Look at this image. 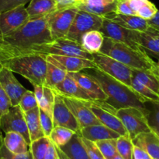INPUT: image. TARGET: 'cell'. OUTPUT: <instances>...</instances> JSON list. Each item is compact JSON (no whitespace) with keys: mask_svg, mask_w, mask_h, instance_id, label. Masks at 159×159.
<instances>
[{"mask_svg":"<svg viewBox=\"0 0 159 159\" xmlns=\"http://www.w3.org/2000/svg\"><path fill=\"white\" fill-rule=\"evenodd\" d=\"M51 142V140L48 137H40L31 142L29 145V150L32 154L33 159H44Z\"/></svg>","mask_w":159,"mask_h":159,"instance_id":"e575fe53","label":"cell"},{"mask_svg":"<svg viewBox=\"0 0 159 159\" xmlns=\"http://www.w3.org/2000/svg\"></svg>","mask_w":159,"mask_h":159,"instance_id":"680465c9","label":"cell"},{"mask_svg":"<svg viewBox=\"0 0 159 159\" xmlns=\"http://www.w3.org/2000/svg\"><path fill=\"white\" fill-rule=\"evenodd\" d=\"M148 110H141L134 107L124 108L116 111L119 118L131 140L143 132L152 131L148 121Z\"/></svg>","mask_w":159,"mask_h":159,"instance_id":"8992f818","label":"cell"},{"mask_svg":"<svg viewBox=\"0 0 159 159\" xmlns=\"http://www.w3.org/2000/svg\"><path fill=\"white\" fill-rule=\"evenodd\" d=\"M132 76L139 82L159 94V80L151 72L131 69Z\"/></svg>","mask_w":159,"mask_h":159,"instance_id":"1f68e13d","label":"cell"},{"mask_svg":"<svg viewBox=\"0 0 159 159\" xmlns=\"http://www.w3.org/2000/svg\"><path fill=\"white\" fill-rule=\"evenodd\" d=\"M67 74L68 73L66 71L58 68L55 65L47 61L45 86L51 89H54L56 86L58 85L65 80Z\"/></svg>","mask_w":159,"mask_h":159,"instance_id":"4dcf8cb0","label":"cell"},{"mask_svg":"<svg viewBox=\"0 0 159 159\" xmlns=\"http://www.w3.org/2000/svg\"><path fill=\"white\" fill-rule=\"evenodd\" d=\"M93 55V62L96 68L110 75L114 79L131 87L132 70L119 61L100 52Z\"/></svg>","mask_w":159,"mask_h":159,"instance_id":"ba28073f","label":"cell"},{"mask_svg":"<svg viewBox=\"0 0 159 159\" xmlns=\"http://www.w3.org/2000/svg\"><path fill=\"white\" fill-rule=\"evenodd\" d=\"M137 41L146 52L159 58V31L150 26L144 31H137Z\"/></svg>","mask_w":159,"mask_h":159,"instance_id":"44dd1931","label":"cell"},{"mask_svg":"<svg viewBox=\"0 0 159 159\" xmlns=\"http://www.w3.org/2000/svg\"><path fill=\"white\" fill-rule=\"evenodd\" d=\"M99 31L104 37L117 41L134 49L144 50L138 44L135 31L123 27L109 19L103 17V21Z\"/></svg>","mask_w":159,"mask_h":159,"instance_id":"7c38bea8","label":"cell"},{"mask_svg":"<svg viewBox=\"0 0 159 159\" xmlns=\"http://www.w3.org/2000/svg\"><path fill=\"white\" fill-rule=\"evenodd\" d=\"M19 105L23 111V112H28V111L34 109V108L38 107V104H37L34 91L29 90H26L24 94L22 96Z\"/></svg>","mask_w":159,"mask_h":159,"instance_id":"74e56055","label":"cell"},{"mask_svg":"<svg viewBox=\"0 0 159 159\" xmlns=\"http://www.w3.org/2000/svg\"><path fill=\"white\" fill-rule=\"evenodd\" d=\"M0 157H4L5 159H33L32 154L30 150L27 152L23 153V154H13L10 152L4 146V144L2 145L0 150Z\"/></svg>","mask_w":159,"mask_h":159,"instance_id":"b9f144b4","label":"cell"},{"mask_svg":"<svg viewBox=\"0 0 159 159\" xmlns=\"http://www.w3.org/2000/svg\"><path fill=\"white\" fill-rule=\"evenodd\" d=\"M54 90L64 96L81 100L91 99V98L81 88L80 86L68 74V73L65 80L61 84L56 86Z\"/></svg>","mask_w":159,"mask_h":159,"instance_id":"d4e9b609","label":"cell"},{"mask_svg":"<svg viewBox=\"0 0 159 159\" xmlns=\"http://www.w3.org/2000/svg\"><path fill=\"white\" fill-rule=\"evenodd\" d=\"M130 6V9L133 10L134 14L136 15L137 12L139 10L140 8L148 1V0H127Z\"/></svg>","mask_w":159,"mask_h":159,"instance_id":"f907efd6","label":"cell"},{"mask_svg":"<svg viewBox=\"0 0 159 159\" xmlns=\"http://www.w3.org/2000/svg\"><path fill=\"white\" fill-rule=\"evenodd\" d=\"M44 159H61L57 148H56V147L54 146L52 142H51L49 147H48V149L47 151L46 154H45Z\"/></svg>","mask_w":159,"mask_h":159,"instance_id":"681fc988","label":"cell"},{"mask_svg":"<svg viewBox=\"0 0 159 159\" xmlns=\"http://www.w3.org/2000/svg\"><path fill=\"white\" fill-rule=\"evenodd\" d=\"M113 159H124V158H123L120 155H119V154H116V155L115 156Z\"/></svg>","mask_w":159,"mask_h":159,"instance_id":"11a10c76","label":"cell"},{"mask_svg":"<svg viewBox=\"0 0 159 159\" xmlns=\"http://www.w3.org/2000/svg\"><path fill=\"white\" fill-rule=\"evenodd\" d=\"M3 145V138L2 137V133H1V129H0V150H1L2 147Z\"/></svg>","mask_w":159,"mask_h":159,"instance_id":"db71d44e","label":"cell"},{"mask_svg":"<svg viewBox=\"0 0 159 159\" xmlns=\"http://www.w3.org/2000/svg\"><path fill=\"white\" fill-rule=\"evenodd\" d=\"M116 0H79L76 7L94 15L106 17L115 13Z\"/></svg>","mask_w":159,"mask_h":159,"instance_id":"d6986e66","label":"cell"},{"mask_svg":"<svg viewBox=\"0 0 159 159\" xmlns=\"http://www.w3.org/2000/svg\"><path fill=\"white\" fill-rule=\"evenodd\" d=\"M103 17L79 10L76 13L66 37L80 44L82 35L91 31H99Z\"/></svg>","mask_w":159,"mask_h":159,"instance_id":"9c48e42d","label":"cell"},{"mask_svg":"<svg viewBox=\"0 0 159 159\" xmlns=\"http://www.w3.org/2000/svg\"><path fill=\"white\" fill-rule=\"evenodd\" d=\"M158 10V9H157L155 5L149 0H148L137 12L136 16H138V17H141L146 20H151L156 14Z\"/></svg>","mask_w":159,"mask_h":159,"instance_id":"f35d334b","label":"cell"},{"mask_svg":"<svg viewBox=\"0 0 159 159\" xmlns=\"http://www.w3.org/2000/svg\"><path fill=\"white\" fill-rule=\"evenodd\" d=\"M3 144L13 154H23L29 151V144L21 134L16 132H6Z\"/></svg>","mask_w":159,"mask_h":159,"instance_id":"f1b7e54d","label":"cell"},{"mask_svg":"<svg viewBox=\"0 0 159 159\" xmlns=\"http://www.w3.org/2000/svg\"><path fill=\"white\" fill-rule=\"evenodd\" d=\"M157 65H158V66H159V61H158V63H157Z\"/></svg>","mask_w":159,"mask_h":159,"instance_id":"6f0895ef","label":"cell"},{"mask_svg":"<svg viewBox=\"0 0 159 159\" xmlns=\"http://www.w3.org/2000/svg\"><path fill=\"white\" fill-rule=\"evenodd\" d=\"M99 52L107 55L130 69L151 72L157 66L144 50H137L124 43L104 37Z\"/></svg>","mask_w":159,"mask_h":159,"instance_id":"3957f363","label":"cell"},{"mask_svg":"<svg viewBox=\"0 0 159 159\" xmlns=\"http://www.w3.org/2000/svg\"><path fill=\"white\" fill-rule=\"evenodd\" d=\"M131 87L141 97L144 103L152 102L153 104L159 103V94L141 84L134 76H132L131 78Z\"/></svg>","mask_w":159,"mask_h":159,"instance_id":"d6a6232c","label":"cell"},{"mask_svg":"<svg viewBox=\"0 0 159 159\" xmlns=\"http://www.w3.org/2000/svg\"><path fill=\"white\" fill-rule=\"evenodd\" d=\"M103 38V35L99 31H91L82 35L80 44L87 52L96 54L100 51Z\"/></svg>","mask_w":159,"mask_h":159,"instance_id":"f546056e","label":"cell"},{"mask_svg":"<svg viewBox=\"0 0 159 159\" xmlns=\"http://www.w3.org/2000/svg\"><path fill=\"white\" fill-rule=\"evenodd\" d=\"M148 23L151 27L159 31V10L151 20H148Z\"/></svg>","mask_w":159,"mask_h":159,"instance_id":"816d5d0a","label":"cell"},{"mask_svg":"<svg viewBox=\"0 0 159 159\" xmlns=\"http://www.w3.org/2000/svg\"><path fill=\"white\" fill-rule=\"evenodd\" d=\"M62 97L67 107L69 108L71 113L79 122L81 129L91 125L101 124L100 122L96 118L93 112L80 100L64 95H62Z\"/></svg>","mask_w":159,"mask_h":159,"instance_id":"ac0fdd59","label":"cell"},{"mask_svg":"<svg viewBox=\"0 0 159 159\" xmlns=\"http://www.w3.org/2000/svg\"><path fill=\"white\" fill-rule=\"evenodd\" d=\"M79 100L93 112L101 124L113 129L120 136L128 134L124 125L116 116L117 109L110 105L107 101L93 99Z\"/></svg>","mask_w":159,"mask_h":159,"instance_id":"52a82bcc","label":"cell"},{"mask_svg":"<svg viewBox=\"0 0 159 159\" xmlns=\"http://www.w3.org/2000/svg\"><path fill=\"white\" fill-rule=\"evenodd\" d=\"M132 143L146 151L152 159H159V136L152 130L139 134L132 140Z\"/></svg>","mask_w":159,"mask_h":159,"instance_id":"7402d4cb","label":"cell"},{"mask_svg":"<svg viewBox=\"0 0 159 159\" xmlns=\"http://www.w3.org/2000/svg\"><path fill=\"white\" fill-rule=\"evenodd\" d=\"M105 159H113L118 154L116 150V139H107L94 142Z\"/></svg>","mask_w":159,"mask_h":159,"instance_id":"8d00e7d4","label":"cell"},{"mask_svg":"<svg viewBox=\"0 0 159 159\" xmlns=\"http://www.w3.org/2000/svg\"><path fill=\"white\" fill-rule=\"evenodd\" d=\"M57 10L54 0H31L26 8L29 20L42 18Z\"/></svg>","mask_w":159,"mask_h":159,"instance_id":"4316f807","label":"cell"},{"mask_svg":"<svg viewBox=\"0 0 159 159\" xmlns=\"http://www.w3.org/2000/svg\"><path fill=\"white\" fill-rule=\"evenodd\" d=\"M31 0H0V12L15 9L20 6H25Z\"/></svg>","mask_w":159,"mask_h":159,"instance_id":"7bdbcfd3","label":"cell"},{"mask_svg":"<svg viewBox=\"0 0 159 159\" xmlns=\"http://www.w3.org/2000/svg\"><path fill=\"white\" fill-rule=\"evenodd\" d=\"M24 115L30 141L32 142L40 137H44L40 123V108L39 107H36L32 110L24 112Z\"/></svg>","mask_w":159,"mask_h":159,"instance_id":"83f0119b","label":"cell"},{"mask_svg":"<svg viewBox=\"0 0 159 159\" xmlns=\"http://www.w3.org/2000/svg\"><path fill=\"white\" fill-rule=\"evenodd\" d=\"M0 159H5L4 157H0Z\"/></svg>","mask_w":159,"mask_h":159,"instance_id":"9f6ffc18","label":"cell"},{"mask_svg":"<svg viewBox=\"0 0 159 159\" xmlns=\"http://www.w3.org/2000/svg\"><path fill=\"white\" fill-rule=\"evenodd\" d=\"M75 132L68 128L55 126L53 128L49 138L55 147H61L66 144Z\"/></svg>","mask_w":159,"mask_h":159,"instance_id":"836d02e7","label":"cell"},{"mask_svg":"<svg viewBox=\"0 0 159 159\" xmlns=\"http://www.w3.org/2000/svg\"><path fill=\"white\" fill-rule=\"evenodd\" d=\"M115 13L121 15H135L127 0H116Z\"/></svg>","mask_w":159,"mask_h":159,"instance_id":"bcb514c9","label":"cell"},{"mask_svg":"<svg viewBox=\"0 0 159 159\" xmlns=\"http://www.w3.org/2000/svg\"><path fill=\"white\" fill-rule=\"evenodd\" d=\"M81 140L90 159H105L94 142L86 140L82 137H81Z\"/></svg>","mask_w":159,"mask_h":159,"instance_id":"ab89813d","label":"cell"},{"mask_svg":"<svg viewBox=\"0 0 159 159\" xmlns=\"http://www.w3.org/2000/svg\"><path fill=\"white\" fill-rule=\"evenodd\" d=\"M45 59L48 62L54 64L67 73H75L82 71L86 69L92 70L96 68V65L92 60L76 56L50 55H45Z\"/></svg>","mask_w":159,"mask_h":159,"instance_id":"9a60e30c","label":"cell"},{"mask_svg":"<svg viewBox=\"0 0 159 159\" xmlns=\"http://www.w3.org/2000/svg\"><path fill=\"white\" fill-rule=\"evenodd\" d=\"M134 144L129 135L120 136L116 139V150L124 159H133Z\"/></svg>","mask_w":159,"mask_h":159,"instance_id":"d590c367","label":"cell"},{"mask_svg":"<svg viewBox=\"0 0 159 159\" xmlns=\"http://www.w3.org/2000/svg\"><path fill=\"white\" fill-rule=\"evenodd\" d=\"M79 135L90 141L96 142L107 139H117L120 134L102 124H95L81 129Z\"/></svg>","mask_w":159,"mask_h":159,"instance_id":"603a6c76","label":"cell"},{"mask_svg":"<svg viewBox=\"0 0 159 159\" xmlns=\"http://www.w3.org/2000/svg\"><path fill=\"white\" fill-rule=\"evenodd\" d=\"M77 7L57 9L48 16V24L52 40L66 37L76 13Z\"/></svg>","mask_w":159,"mask_h":159,"instance_id":"30bf717a","label":"cell"},{"mask_svg":"<svg viewBox=\"0 0 159 159\" xmlns=\"http://www.w3.org/2000/svg\"><path fill=\"white\" fill-rule=\"evenodd\" d=\"M54 95H55L52 113L54 127L62 126V127L68 128V129L74 131L75 133L79 134L81 131V127L79 122L77 121L74 115L71 113V111L65 104L62 95L57 93L55 90H54Z\"/></svg>","mask_w":159,"mask_h":159,"instance_id":"4fadbf2b","label":"cell"},{"mask_svg":"<svg viewBox=\"0 0 159 159\" xmlns=\"http://www.w3.org/2000/svg\"><path fill=\"white\" fill-rule=\"evenodd\" d=\"M51 41L48 16L29 20L19 29L0 37V62L20 55L32 45Z\"/></svg>","mask_w":159,"mask_h":159,"instance_id":"6da1fadb","label":"cell"},{"mask_svg":"<svg viewBox=\"0 0 159 159\" xmlns=\"http://www.w3.org/2000/svg\"><path fill=\"white\" fill-rule=\"evenodd\" d=\"M55 146V145H54ZM61 159H90L79 134L75 133L65 145L56 147Z\"/></svg>","mask_w":159,"mask_h":159,"instance_id":"ffe728a7","label":"cell"},{"mask_svg":"<svg viewBox=\"0 0 159 159\" xmlns=\"http://www.w3.org/2000/svg\"><path fill=\"white\" fill-rule=\"evenodd\" d=\"M68 74L78 83L81 88L93 100L106 101L108 95L105 93L99 81L92 74L85 72H75Z\"/></svg>","mask_w":159,"mask_h":159,"instance_id":"2e32d148","label":"cell"},{"mask_svg":"<svg viewBox=\"0 0 159 159\" xmlns=\"http://www.w3.org/2000/svg\"><path fill=\"white\" fill-rule=\"evenodd\" d=\"M0 129L6 132H16L21 134L28 144H30V138L23 111L20 105L12 106L3 115H0Z\"/></svg>","mask_w":159,"mask_h":159,"instance_id":"8fae6325","label":"cell"},{"mask_svg":"<svg viewBox=\"0 0 159 159\" xmlns=\"http://www.w3.org/2000/svg\"><path fill=\"white\" fill-rule=\"evenodd\" d=\"M105 18L109 19L111 21L120 25L123 27L132 31H144L150 27L148 20L136 15H121L112 13L106 17Z\"/></svg>","mask_w":159,"mask_h":159,"instance_id":"cb8c5ba5","label":"cell"},{"mask_svg":"<svg viewBox=\"0 0 159 159\" xmlns=\"http://www.w3.org/2000/svg\"><path fill=\"white\" fill-rule=\"evenodd\" d=\"M28 20L29 16L24 6L0 12V37L19 29Z\"/></svg>","mask_w":159,"mask_h":159,"instance_id":"5bb4252c","label":"cell"},{"mask_svg":"<svg viewBox=\"0 0 159 159\" xmlns=\"http://www.w3.org/2000/svg\"><path fill=\"white\" fill-rule=\"evenodd\" d=\"M0 66L19 73L34 85L45 86L47 61L45 55H24L10 58L0 62Z\"/></svg>","mask_w":159,"mask_h":159,"instance_id":"277c9868","label":"cell"},{"mask_svg":"<svg viewBox=\"0 0 159 159\" xmlns=\"http://www.w3.org/2000/svg\"><path fill=\"white\" fill-rule=\"evenodd\" d=\"M30 54H38L43 55H56L76 56L93 61V55L84 50L81 44L68 37L54 39L47 43L34 45L30 48L23 51L20 55Z\"/></svg>","mask_w":159,"mask_h":159,"instance_id":"5b68a950","label":"cell"},{"mask_svg":"<svg viewBox=\"0 0 159 159\" xmlns=\"http://www.w3.org/2000/svg\"><path fill=\"white\" fill-rule=\"evenodd\" d=\"M148 121L152 130L159 136V103L154 104V111L149 113Z\"/></svg>","mask_w":159,"mask_h":159,"instance_id":"ee69618b","label":"cell"},{"mask_svg":"<svg viewBox=\"0 0 159 159\" xmlns=\"http://www.w3.org/2000/svg\"><path fill=\"white\" fill-rule=\"evenodd\" d=\"M151 73H152V74H153L159 80V66L158 65H157V66L155 67L152 71H151Z\"/></svg>","mask_w":159,"mask_h":159,"instance_id":"f5cc1de1","label":"cell"},{"mask_svg":"<svg viewBox=\"0 0 159 159\" xmlns=\"http://www.w3.org/2000/svg\"><path fill=\"white\" fill-rule=\"evenodd\" d=\"M93 76L97 80L105 93L108 95L107 102L116 109L134 107L147 110L141 97L132 88L124 83L114 79L110 75L97 68L92 69Z\"/></svg>","mask_w":159,"mask_h":159,"instance_id":"7a4b0ae2","label":"cell"},{"mask_svg":"<svg viewBox=\"0 0 159 159\" xmlns=\"http://www.w3.org/2000/svg\"><path fill=\"white\" fill-rule=\"evenodd\" d=\"M40 123L44 137H49L50 134L54 128L53 120L51 117H50L46 112L42 111L41 109H40Z\"/></svg>","mask_w":159,"mask_h":159,"instance_id":"60d3db41","label":"cell"},{"mask_svg":"<svg viewBox=\"0 0 159 159\" xmlns=\"http://www.w3.org/2000/svg\"><path fill=\"white\" fill-rule=\"evenodd\" d=\"M57 5V9L76 7L79 0H54Z\"/></svg>","mask_w":159,"mask_h":159,"instance_id":"7dc6e473","label":"cell"},{"mask_svg":"<svg viewBox=\"0 0 159 159\" xmlns=\"http://www.w3.org/2000/svg\"><path fill=\"white\" fill-rule=\"evenodd\" d=\"M0 85L10 99L12 106L18 105L26 89L15 77L11 70L0 66Z\"/></svg>","mask_w":159,"mask_h":159,"instance_id":"e0dca14e","label":"cell"},{"mask_svg":"<svg viewBox=\"0 0 159 159\" xmlns=\"http://www.w3.org/2000/svg\"><path fill=\"white\" fill-rule=\"evenodd\" d=\"M34 93L35 94L39 108L46 112L52 118L53 108L54 104V91L47 86L34 85Z\"/></svg>","mask_w":159,"mask_h":159,"instance_id":"484cf974","label":"cell"},{"mask_svg":"<svg viewBox=\"0 0 159 159\" xmlns=\"http://www.w3.org/2000/svg\"><path fill=\"white\" fill-rule=\"evenodd\" d=\"M133 159H152V157L144 150L134 145Z\"/></svg>","mask_w":159,"mask_h":159,"instance_id":"c3c4849f","label":"cell"},{"mask_svg":"<svg viewBox=\"0 0 159 159\" xmlns=\"http://www.w3.org/2000/svg\"><path fill=\"white\" fill-rule=\"evenodd\" d=\"M11 107H12V103L10 99L0 85V115L7 112Z\"/></svg>","mask_w":159,"mask_h":159,"instance_id":"f6af8a7d","label":"cell"}]
</instances>
